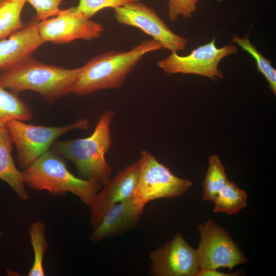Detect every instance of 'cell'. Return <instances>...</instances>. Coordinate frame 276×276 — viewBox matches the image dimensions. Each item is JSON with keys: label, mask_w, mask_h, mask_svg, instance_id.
<instances>
[{"label": "cell", "mask_w": 276, "mask_h": 276, "mask_svg": "<svg viewBox=\"0 0 276 276\" xmlns=\"http://www.w3.org/2000/svg\"><path fill=\"white\" fill-rule=\"evenodd\" d=\"M164 49L154 39H146L127 51L111 50L95 56L73 84L71 93L84 96L103 89L118 88L146 54Z\"/></svg>", "instance_id": "cell-1"}, {"label": "cell", "mask_w": 276, "mask_h": 276, "mask_svg": "<svg viewBox=\"0 0 276 276\" xmlns=\"http://www.w3.org/2000/svg\"><path fill=\"white\" fill-rule=\"evenodd\" d=\"M114 115L113 110H106L89 136L55 142L51 150L73 162L81 178L103 186L111 175V167L105 156L112 144L111 124Z\"/></svg>", "instance_id": "cell-2"}, {"label": "cell", "mask_w": 276, "mask_h": 276, "mask_svg": "<svg viewBox=\"0 0 276 276\" xmlns=\"http://www.w3.org/2000/svg\"><path fill=\"white\" fill-rule=\"evenodd\" d=\"M84 69H67L37 61L32 55L0 73V84L19 93L32 90L40 94L51 106L71 93V88Z\"/></svg>", "instance_id": "cell-3"}, {"label": "cell", "mask_w": 276, "mask_h": 276, "mask_svg": "<svg viewBox=\"0 0 276 276\" xmlns=\"http://www.w3.org/2000/svg\"><path fill=\"white\" fill-rule=\"evenodd\" d=\"M25 184L33 189L48 190L55 196L70 192L90 206L102 185L79 178L68 170L61 157L51 150L22 171Z\"/></svg>", "instance_id": "cell-4"}, {"label": "cell", "mask_w": 276, "mask_h": 276, "mask_svg": "<svg viewBox=\"0 0 276 276\" xmlns=\"http://www.w3.org/2000/svg\"><path fill=\"white\" fill-rule=\"evenodd\" d=\"M139 162V179L132 197L134 203L140 207L157 199L179 196L192 185L189 179L173 174L149 151H141Z\"/></svg>", "instance_id": "cell-5"}, {"label": "cell", "mask_w": 276, "mask_h": 276, "mask_svg": "<svg viewBox=\"0 0 276 276\" xmlns=\"http://www.w3.org/2000/svg\"><path fill=\"white\" fill-rule=\"evenodd\" d=\"M6 125L16 146L18 167L24 170L49 151L58 137L73 129L86 130L89 124L86 119H82L63 126L47 127L12 120Z\"/></svg>", "instance_id": "cell-6"}, {"label": "cell", "mask_w": 276, "mask_h": 276, "mask_svg": "<svg viewBox=\"0 0 276 276\" xmlns=\"http://www.w3.org/2000/svg\"><path fill=\"white\" fill-rule=\"evenodd\" d=\"M197 229L200 236L197 249L200 268L225 267L231 270L247 261L228 232L213 220L209 219L199 224Z\"/></svg>", "instance_id": "cell-7"}, {"label": "cell", "mask_w": 276, "mask_h": 276, "mask_svg": "<svg viewBox=\"0 0 276 276\" xmlns=\"http://www.w3.org/2000/svg\"><path fill=\"white\" fill-rule=\"evenodd\" d=\"M237 53V48L229 43L221 48L215 45V39L193 50L187 56H181L177 52L172 53L157 62L158 66L168 75L181 73L196 74L216 80L222 78L218 65L224 57Z\"/></svg>", "instance_id": "cell-8"}, {"label": "cell", "mask_w": 276, "mask_h": 276, "mask_svg": "<svg viewBox=\"0 0 276 276\" xmlns=\"http://www.w3.org/2000/svg\"><path fill=\"white\" fill-rule=\"evenodd\" d=\"M103 26L87 18L77 7L60 10L58 14L40 21L39 32L45 42L67 44L76 39L91 40L99 38Z\"/></svg>", "instance_id": "cell-9"}, {"label": "cell", "mask_w": 276, "mask_h": 276, "mask_svg": "<svg viewBox=\"0 0 276 276\" xmlns=\"http://www.w3.org/2000/svg\"><path fill=\"white\" fill-rule=\"evenodd\" d=\"M114 12L118 23L141 29L172 52L183 51L188 42L174 33L152 8L141 1L116 8Z\"/></svg>", "instance_id": "cell-10"}, {"label": "cell", "mask_w": 276, "mask_h": 276, "mask_svg": "<svg viewBox=\"0 0 276 276\" xmlns=\"http://www.w3.org/2000/svg\"><path fill=\"white\" fill-rule=\"evenodd\" d=\"M150 273L154 276H196L200 269L197 249L180 233L150 254Z\"/></svg>", "instance_id": "cell-11"}, {"label": "cell", "mask_w": 276, "mask_h": 276, "mask_svg": "<svg viewBox=\"0 0 276 276\" xmlns=\"http://www.w3.org/2000/svg\"><path fill=\"white\" fill-rule=\"evenodd\" d=\"M139 176L137 160L126 167L103 185L96 195L90 206V222L94 228L112 206L132 196Z\"/></svg>", "instance_id": "cell-12"}, {"label": "cell", "mask_w": 276, "mask_h": 276, "mask_svg": "<svg viewBox=\"0 0 276 276\" xmlns=\"http://www.w3.org/2000/svg\"><path fill=\"white\" fill-rule=\"evenodd\" d=\"M40 21L34 15L21 30L0 39V71L10 69L45 43L39 32Z\"/></svg>", "instance_id": "cell-13"}, {"label": "cell", "mask_w": 276, "mask_h": 276, "mask_svg": "<svg viewBox=\"0 0 276 276\" xmlns=\"http://www.w3.org/2000/svg\"><path fill=\"white\" fill-rule=\"evenodd\" d=\"M144 208L134 203L132 196L115 204L94 228L90 240L97 243L134 229L139 224Z\"/></svg>", "instance_id": "cell-14"}, {"label": "cell", "mask_w": 276, "mask_h": 276, "mask_svg": "<svg viewBox=\"0 0 276 276\" xmlns=\"http://www.w3.org/2000/svg\"><path fill=\"white\" fill-rule=\"evenodd\" d=\"M13 140L7 125L0 126V179L6 182L23 201L29 199L22 172L16 167L11 152Z\"/></svg>", "instance_id": "cell-15"}, {"label": "cell", "mask_w": 276, "mask_h": 276, "mask_svg": "<svg viewBox=\"0 0 276 276\" xmlns=\"http://www.w3.org/2000/svg\"><path fill=\"white\" fill-rule=\"evenodd\" d=\"M33 118L31 109L18 94L0 84V126L6 125L12 120L27 121Z\"/></svg>", "instance_id": "cell-16"}, {"label": "cell", "mask_w": 276, "mask_h": 276, "mask_svg": "<svg viewBox=\"0 0 276 276\" xmlns=\"http://www.w3.org/2000/svg\"><path fill=\"white\" fill-rule=\"evenodd\" d=\"M247 198L246 192L234 182L228 180L213 200L214 203L213 211L229 215L237 214L246 206Z\"/></svg>", "instance_id": "cell-17"}, {"label": "cell", "mask_w": 276, "mask_h": 276, "mask_svg": "<svg viewBox=\"0 0 276 276\" xmlns=\"http://www.w3.org/2000/svg\"><path fill=\"white\" fill-rule=\"evenodd\" d=\"M25 3V0H0V39L24 27L20 15Z\"/></svg>", "instance_id": "cell-18"}, {"label": "cell", "mask_w": 276, "mask_h": 276, "mask_svg": "<svg viewBox=\"0 0 276 276\" xmlns=\"http://www.w3.org/2000/svg\"><path fill=\"white\" fill-rule=\"evenodd\" d=\"M228 180L225 167L219 155H211L205 177L202 182L203 199L213 201Z\"/></svg>", "instance_id": "cell-19"}, {"label": "cell", "mask_w": 276, "mask_h": 276, "mask_svg": "<svg viewBox=\"0 0 276 276\" xmlns=\"http://www.w3.org/2000/svg\"><path fill=\"white\" fill-rule=\"evenodd\" d=\"M30 242L34 255V262L28 276H44L43 259L48 244L45 236V226L41 221H35L30 225Z\"/></svg>", "instance_id": "cell-20"}, {"label": "cell", "mask_w": 276, "mask_h": 276, "mask_svg": "<svg viewBox=\"0 0 276 276\" xmlns=\"http://www.w3.org/2000/svg\"><path fill=\"white\" fill-rule=\"evenodd\" d=\"M232 41L236 43L243 50L246 51L254 57L257 63L258 71L265 77L268 82L269 88L275 95L276 70L272 66L271 62L265 58L256 47L250 42L248 35L243 38L234 35Z\"/></svg>", "instance_id": "cell-21"}, {"label": "cell", "mask_w": 276, "mask_h": 276, "mask_svg": "<svg viewBox=\"0 0 276 276\" xmlns=\"http://www.w3.org/2000/svg\"><path fill=\"white\" fill-rule=\"evenodd\" d=\"M142 1V0H79L77 7L88 19L96 13L105 8L113 9L128 3Z\"/></svg>", "instance_id": "cell-22"}, {"label": "cell", "mask_w": 276, "mask_h": 276, "mask_svg": "<svg viewBox=\"0 0 276 276\" xmlns=\"http://www.w3.org/2000/svg\"><path fill=\"white\" fill-rule=\"evenodd\" d=\"M199 0H168V15L169 19L175 21L179 15L190 18L196 11V4Z\"/></svg>", "instance_id": "cell-23"}, {"label": "cell", "mask_w": 276, "mask_h": 276, "mask_svg": "<svg viewBox=\"0 0 276 276\" xmlns=\"http://www.w3.org/2000/svg\"><path fill=\"white\" fill-rule=\"evenodd\" d=\"M30 3L36 11L40 21L56 16L60 10L59 6L64 0H25Z\"/></svg>", "instance_id": "cell-24"}, {"label": "cell", "mask_w": 276, "mask_h": 276, "mask_svg": "<svg viewBox=\"0 0 276 276\" xmlns=\"http://www.w3.org/2000/svg\"><path fill=\"white\" fill-rule=\"evenodd\" d=\"M238 274H241V273L237 271L233 273H230L229 272L225 273L219 271L217 269L200 268L196 276H234L239 275Z\"/></svg>", "instance_id": "cell-25"}, {"label": "cell", "mask_w": 276, "mask_h": 276, "mask_svg": "<svg viewBox=\"0 0 276 276\" xmlns=\"http://www.w3.org/2000/svg\"><path fill=\"white\" fill-rule=\"evenodd\" d=\"M2 235H3V233L0 232V237H2Z\"/></svg>", "instance_id": "cell-26"}]
</instances>
